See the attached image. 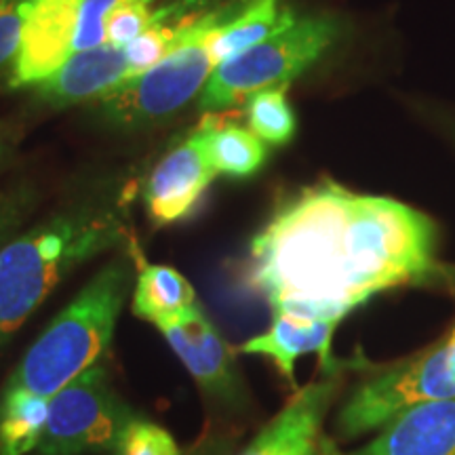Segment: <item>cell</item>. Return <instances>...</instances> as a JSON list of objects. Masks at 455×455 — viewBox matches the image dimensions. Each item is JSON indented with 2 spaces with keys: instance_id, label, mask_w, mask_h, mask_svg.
<instances>
[{
  "instance_id": "cell-17",
  "label": "cell",
  "mask_w": 455,
  "mask_h": 455,
  "mask_svg": "<svg viewBox=\"0 0 455 455\" xmlns=\"http://www.w3.org/2000/svg\"><path fill=\"white\" fill-rule=\"evenodd\" d=\"M284 13L287 11H278V0H247V7L236 11L235 17H228L209 34V44L218 66L276 30Z\"/></svg>"
},
{
  "instance_id": "cell-24",
  "label": "cell",
  "mask_w": 455,
  "mask_h": 455,
  "mask_svg": "<svg viewBox=\"0 0 455 455\" xmlns=\"http://www.w3.org/2000/svg\"><path fill=\"white\" fill-rule=\"evenodd\" d=\"M32 204L34 198L28 188L0 192V249H3V244L9 243L7 238L13 235L15 228L24 221Z\"/></svg>"
},
{
  "instance_id": "cell-21",
  "label": "cell",
  "mask_w": 455,
  "mask_h": 455,
  "mask_svg": "<svg viewBox=\"0 0 455 455\" xmlns=\"http://www.w3.org/2000/svg\"><path fill=\"white\" fill-rule=\"evenodd\" d=\"M112 455H181V449L163 426L138 415L123 432Z\"/></svg>"
},
{
  "instance_id": "cell-5",
  "label": "cell",
  "mask_w": 455,
  "mask_h": 455,
  "mask_svg": "<svg viewBox=\"0 0 455 455\" xmlns=\"http://www.w3.org/2000/svg\"><path fill=\"white\" fill-rule=\"evenodd\" d=\"M226 13L228 9H213L173 53L100 98L101 116L116 127L135 129L163 121L195 100L218 68L209 34L232 15Z\"/></svg>"
},
{
  "instance_id": "cell-2",
  "label": "cell",
  "mask_w": 455,
  "mask_h": 455,
  "mask_svg": "<svg viewBox=\"0 0 455 455\" xmlns=\"http://www.w3.org/2000/svg\"><path fill=\"white\" fill-rule=\"evenodd\" d=\"M127 244V204L114 195L78 198L9 238L0 249V344L13 338L74 270Z\"/></svg>"
},
{
  "instance_id": "cell-22",
  "label": "cell",
  "mask_w": 455,
  "mask_h": 455,
  "mask_svg": "<svg viewBox=\"0 0 455 455\" xmlns=\"http://www.w3.org/2000/svg\"><path fill=\"white\" fill-rule=\"evenodd\" d=\"M32 0H0V68L15 61Z\"/></svg>"
},
{
  "instance_id": "cell-7",
  "label": "cell",
  "mask_w": 455,
  "mask_h": 455,
  "mask_svg": "<svg viewBox=\"0 0 455 455\" xmlns=\"http://www.w3.org/2000/svg\"><path fill=\"white\" fill-rule=\"evenodd\" d=\"M135 418L100 361L51 398L36 455H112Z\"/></svg>"
},
{
  "instance_id": "cell-10",
  "label": "cell",
  "mask_w": 455,
  "mask_h": 455,
  "mask_svg": "<svg viewBox=\"0 0 455 455\" xmlns=\"http://www.w3.org/2000/svg\"><path fill=\"white\" fill-rule=\"evenodd\" d=\"M339 386L341 369L323 373L321 379L304 388H295L287 405L255 435L241 455H331L323 424Z\"/></svg>"
},
{
  "instance_id": "cell-18",
  "label": "cell",
  "mask_w": 455,
  "mask_h": 455,
  "mask_svg": "<svg viewBox=\"0 0 455 455\" xmlns=\"http://www.w3.org/2000/svg\"><path fill=\"white\" fill-rule=\"evenodd\" d=\"M49 401L3 392L0 395V455L36 451L47 424Z\"/></svg>"
},
{
  "instance_id": "cell-25",
  "label": "cell",
  "mask_w": 455,
  "mask_h": 455,
  "mask_svg": "<svg viewBox=\"0 0 455 455\" xmlns=\"http://www.w3.org/2000/svg\"><path fill=\"white\" fill-rule=\"evenodd\" d=\"M443 341L447 346V355H449V363H451V369L455 373V325L449 329V331L443 335Z\"/></svg>"
},
{
  "instance_id": "cell-11",
  "label": "cell",
  "mask_w": 455,
  "mask_h": 455,
  "mask_svg": "<svg viewBox=\"0 0 455 455\" xmlns=\"http://www.w3.org/2000/svg\"><path fill=\"white\" fill-rule=\"evenodd\" d=\"M218 178L209 163L201 131L169 150L152 169L144 188L148 215L155 226H169L195 212L207 188Z\"/></svg>"
},
{
  "instance_id": "cell-4",
  "label": "cell",
  "mask_w": 455,
  "mask_h": 455,
  "mask_svg": "<svg viewBox=\"0 0 455 455\" xmlns=\"http://www.w3.org/2000/svg\"><path fill=\"white\" fill-rule=\"evenodd\" d=\"M338 36V24L329 17L295 20L287 11L276 30L215 68L201 91V110L218 112L247 101L258 91L287 87L308 70Z\"/></svg>"
},
{
  "instance_id": "cell-1",
  "label": "cell",
  "mask_w": 455,
  "mask_h": 455,
  "mask_svg": "<svg viewBox=\"0 0 455 455\" xmlns=\"http://www.w3.org/2000/svg\"><path fill=\"white\" fill-rule=\"evenodd\" d=\"M243 283L272 312L341 323L390 289H455V268L439 259L428 215L323 181L284 201L255 235Z\"/></svg>"
},
{
  "instance_id": "cell-26",
  "label": "cell",
  "mask_w": 455,
  "mask_h": 455,
  "mask_svg": "<svg viewBox=\"0 0 455 455\" xmlns=\"http://www.w3.org/2000/svg\"><path fill=\"white\" fill-rule=\"evenodd\" d=\"M4 156H7V144H4L3 135H0V167H3V163H4Z\"/></svg>"
},
{
  "instance_id": "cell-16",
  "label": "cell",
  "mask_w": 455,
  "mask_h": 455,
  "mask_svg": "<svg viewBox=\"0 0 455 455\" xmlns=\"http://www.w3.org/2000/svg\"><path fill=\"white\" fill-rule=\"evenodd\" d=\"M198 131L203 135L209 163L218 175L249 178L268 156L266 141L259 140L251 129L238 124H215L207 118Z\"/></svg>"
},
{
  "instance_id": "cell-12",
  "label": "cell",
  "mask_w": 455,
  "mask_h": 455,
  "mask_svg": "<svg viewBox=\"0 0 455 455\" xmlns=\"http://www.w3.org/2000/svg\"><path fill=\"white\" fill-rule=\"evenodd\" d=\"M338 325V321L306 316L299 312H272L268 331L243 341L241 352L270 358L278 373L295 386V363L299 356L318 355L323 373L338 371L339 365L331 355V341Z\"/></svg>"
},
{
  "instance_id": "cell-6",
  "label": "cell",
  "mask_w": 455,
  "mask_h": 455,
  "mask_svg": "<svg viewBox=\"0 0 455 455\" xmlns=\"http://www.w3.org/2000/svg\"><path fill=\"white\" fill-rule=\"evenodd\" d=\"M455 396V373L443 338L411 356L369 371L338 415L344 439L384 428L398 413L428 401Z\"/></svg>"
},
{
  "instance_id": "cell-3",
  "label": "cell",
  "mask_w": 455,
  "mask_h": 455,
  "mask_svg": "<svg viewBox=\"0 0 455 455\" xmlns=\"http://www.w3.org/2000/svg\"><path fill=\"white\" fill-rule=\"evenodd\" d=\"M133 243L101 266L28 348L3 392L51 401L72 379L104 361L135 284Z\"/></svg>"
},
{
  "instance_id": "cell-19",
  "label": "cell",
  "mask_w": 455,
  "mask_h": 455,
  "mask_svg": "<svg viewBox=\"0 0 455 455\" xmlns=\"http://www.w3.org/2000/svg\"><path fill=\"white\" fill-rule=\"evenodd\" d=\"M249 129L268 144H287L295 133V114L287 101V87L258 91L247 100Z\"/></svg>"
},
{
  "instance_id": "cell-8",
  "label": "cell",
  "mask_w": 455,
  "mask_h": 455,
  "mask_svg": "<svg viewBox=\"0 0 455 455\" xmlns=\"http://www.w3.org/2000/svg\"><path fill=\"white\" fill-rule=\"evenodd\" d=\"M181 365L190 371L204 395L228 407L244 401V384L232 346L209 321L201 306L155 325Z\"/></svg>"
},
{
  "instance_id": "cell-23",
  "label": "cell",
  "mask_w": 455,
  "mask_h": 455,
  "mask_svg": "<svg viewBox=\"0 0 455 455\" xmlns=\"http://www.w3.org/2000/svg\"><path fill=\"white\" fill-rule=\"evenodd\" d=\"M121 3L152 4V0H84L83 15H81V28H78V36H76V51L98 47V44L106 43L104 17L108 11Z\"/></svg>"
},
{
  "instance_id": "cell-20",
  "label": "cell",
  "mask_w": 455,
  "mask_h": 455,
  "mask_svg": "<svg viewBox=\"0 0 455 455\" xmlns=\"http://www.w3.org/2000/svg\"><path fill=\"white\" fill-rule=\"evenodd\" d=\"M156 21H161V7L156 9L148 3L116 4L104 17L106 43L116 44V47H127L129 43H133Z\"/></svg>"
},
{
  "instance_id": "cell-15",
  "label": "cell",
  "mask_w": 455,
  "mask_h": 455,
  "mask_svg": "<svg viewBox=\"0 0 455 455\" xmlns=\"http://www.w3.org/2000/svg\"><path fill=\"white\" fill-rule=\"evenodd\" d=\"M198 298L190 281L180 270L163 264L141 261L133 284V315L144 321H169L184 312L196 308Z\"/></svg>"
},
{
  "instance_id": "cell-9",
  "label": "cell",
  "mask_w": 455,
  "mask_h": 455,
  "mask_svg": "<svg viewBox=\"0 0 455 455\" xmlns=\"http://www.w3.org/2000/svg\"><path fill=\"white\" fill-rule=\"evenodd\" d=\"M84 0H32L13 61L11 84L36 87L76 51Z\"/></svg>"
},
{
  "instance_id": "cell-14",
  "label": "cell",
  "mask_w": 455,
  "mask_h": 455,
  "mask_svg": "<svg viewBox=\"0 0 455 455\" xmlns=\"http://www.w3.org/2000/svg\"><path fill=\"white\" fill-rule=\"evenodd\" d=\"M350 455H455V396L405 409Z\"/></svg>"
},
{
  "instance_id": "cell-13",
  "label": "cell",
  "mask_w": 455,
  "mask_h": 455,
  "mask_svg": "<svg viewBox=\"0 0 455 455\" xmlns=\"http://www.w3.org/2000/svg\"><path fill=\"white\" fill-rule=\"evenodd\" d=\"M127 81H131L127 51L104 43L74 51L70 60L36 89L49 104L68 108L104 98Z\"/></svg>"
}]
</instances>
